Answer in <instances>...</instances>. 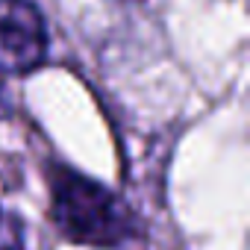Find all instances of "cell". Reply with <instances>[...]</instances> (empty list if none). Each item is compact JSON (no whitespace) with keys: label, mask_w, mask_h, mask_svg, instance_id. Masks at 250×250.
I'll return each mask as SVG.
<instances>
[{"label":"cell","mask_w":250,"mask_h":250,"mask_svg":"<svg viewBox=\"0 0 250 250\" xmlns=\"http://www.w3.org/2000/svg\"><path fill=\"white\" fill-rule=\"evenodd\" d=\"M53 221L59 232L88 247H118L136 235V218L106 186L56 165L50 171Z\"/></svg>","instance_id":"1"},{"label":"cell","mask_w":250,"mask_h":250,"mask_svg":"<svg viewBox=\"0 0 250 250\" xmlns=\"http://www.w3.org/2000/svg\"><path fill=\"white\" fill-rule=\"evenodd\" d=\"M47 56V27L33 0H0V68L30 74Z\"/></svg>","instance_id":"2"}]
</instances>
